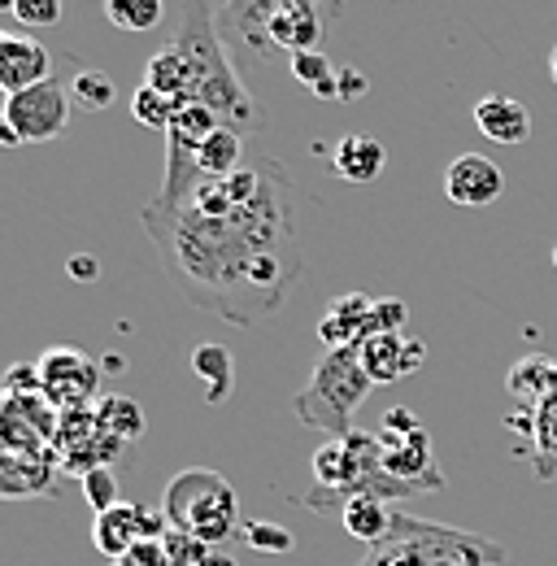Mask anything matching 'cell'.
I'll return each mask as SVG.
<instances>
[{
  "label": "cell",
  "mask_w": 557,
  "mask_h": 566,
  "mask_svg": "<svg viewBox=\"0 0 557 566\" xmlns=\"http://www.w3.org/2000/svg\"><path fill=\"white\" fill-rule=\"evenodd\" d=\"M139 222L157 244L170 287L231 327L275 318L309 266L305 192L275 157H266L262 188L227 218H201L188 206L153 201Z\"/></svg>",
  "instance_id": "cell-1"
},
{
  "label": "cell",
  "mask_w": 557,
  "mask_h": 566,
  "mask_svg": "<svg viewBox=\"0 0 557 566\" xmlns=\"http://www.w3.org/2000/svg\"><path fill=\"white\" fill-rule=\"evenodd\" d=\"M188 66H192V83H197V96L192 105H206L218 114L222 127L240 132L249 140V132L262 123L249 87H244V74L235 71L222 35H218V9L209 0H183V13H179V31L170 40Z\"/></svg>",
  "instance_id": "cell-2"
},
{
  "label": "cell",
  "mask_w": 557,
  "mask_h": 566,
  "mask_svg": "<svg viewBox=\"0 0 557 566\" xmlns=\"http://www.w3.org/2000/svg\"><path fill=\"white\" fill-rule=\"evenodd\" d=\"M505 549L496 541H484L475 532L422 523L414 514L392 518V532L370 545V554L357 566H501Z\"/></svg>",
  "instance_id": "cell-3"
},
{
  "label": "cell",
  "mask_w": 557,
  "mask_h": 566,
  "mask_svg": "<svg viewBox=\"0 0 557 566\" xmlns=\"http://www.w3.org/2000/svg\"><path fill=\"white\" fill-rule=\"evenodd\" d=\"M161 514H166V527H170V532H183V536L201 541L209 549L227 545L231 536H244L240 496H235L231 480H227L222 471H209V467H188V471H179V475L166 484Z\"/></svg>",
  "instance_id": "cell-4"
},
{
  "label": "cell",
  "mask_w": 557,
  "mask_h": 566,
  "mask_svg": "<svg viewBox=\"0 0 557 566\" xmlns=\"http://www.w3.org/2000/svg\"><path fill=\"white\" fill-rule=\"evenodd\" d=\"M370 388L375 384H370L357 349H327V354L318 357L309 384L296 392L292 410H296V419L305 427L327 431L332 440H340V436L353 431L348 427L353 423V410L370 397Z\"/></svg>",
  "instance_id": "cell-5"
},
{
  "label": "cell",
  "mask_w": 557,
  "mask_h": 566,
  "mask_svg": "<svg viewBox=\"0 0 557 566\" xmlns=\"http://www.w3.org/2000/svg\"><path fill=\"white\" fill-rule=\"evenodd\" d=\"M287 0H222L218 4V35L240 66H266V57L278 53L271 44V18Z\"/></svg>",
  "instance_id": "cell-6"
},
{
  "label": "cell",
  "mask_w": 557,
  "mask_h": 566,
  "mask_svg": "<svg viewBox=\"0 0 557 566\" xmlns=\"http://www.w3.org/2000/svg\"><path fill=\"white\" fill-rule=\"evenodd\" d=\"M22 144H49L66 136L70 123V87L62 78H44L40 87H27L18 96H4V114H0Z\"/></svg>",
  "instance_id": "cell-7"
},
{
  "label": "cell",
  "mask_w": 557,
  "mask_h": 566,
  "mask_svg": "<svg viewBox=\"0 0 557 566\" xmlns=\"http://www.w3.org/2000/svg\"><path fill=\"white\" fill-rule=\"evenodd\" d=\"M40 366V392L53 410H87L101 392V361H92L87 354L70 349V345H57L35 361Z\"/></svg>",
  "instance_id": "cell-8"
},
{
  "label": "cell",
  "mask_w": 557,
  "mask_h": 566,
  "mask_svg": "<svg viewBox=\"0 0 557 566\" xmlns=\"http://www.w3.org/2000/svg\"><path fill=\"white\" fill-rule=\"evenodd\" d=\"M166 532H170V527H166V514H161V510L118 501L114 510L96 514V523H92V545H96L109 563H118V558H127L139 545L161 541Z\"/></svg>",
  "instance_id": "cell-9"
},
{
  "label": "cell",
  "mask_w": 557,
  "mask_h": 566,
  "mask_svg": "<svg viewBox=\"0 0 557 566\" xmlns=\"http://www.w3.org/2000/svg\"><path fill=\"white\" fill-rule=\"evenodd\" d=\"M379 462H383V471L392 480L410 484L418 493H440L444 489V480H440V471L431 462V436H427V427H418L410 436L379 431Z\"/></svg>",
  "instance_id": "cell-10"
},
{
  "label": "cell",
  "mask_w": 557,
  "mask_h": 566,
  "mask_svg": "<svg viewBox=\"0 0 557 566\" xmlns=\"http://www.w3.org/2000/svg\"><path fill=\"white\" fill-rule=\"evenodd\" d=\"M501 192H505V175H501V166L492 157H484V153H462L444 170V197L453 206L484 210L492 201H501Z\"/></svg>",
  "instance_id": "cell-11"
},
{
  "label": "cell",
  "mask_w": 557,
  "mask_h": 566,
  "mask_svg": "<svg viewBox=\"0 0 557 566\" xmlns=\"http://www.w3.org/2000/svg\"><path fill=\"white\" fill-rule=\"evenodd\" d=\"M357 357H361L370 384H397L427 361V345L406 336V332H379V336H366L357 345Z\"/></svg>",
  "instance_id": "cell-12"
},
{
  "label": "cell",
  "mask_w": 557,
  "mask_h": 566,
  "mask_svg": "<svg viewBox=\"0 0 557 566\" xmlns=\"http://www.w3.org/2000/svg\"><path fill=\"white\" fill-rule=\"evenodd\" d=\"M53 78V57L35 35H0V92L18 96Z\"/></svg>",
  "instance_id": "cell-13"
},
{
  "label": "cell",
  "mask_w": 557,
  "mask_h": 566,
  "mask_svg": "<svg viewBox=\"0 0 557 566\" xmlns=\"http://www.w3.org/2000/svg\"><path fill=\"white\" fill-rule=\"evenodd\" d=\"M53 471H57V453H18L9 444H0V496L18 501V496H49L53 493Z\"/></svg>",
  "instance_id": "cell-14"
},
{
  "label": "cell",
  "mask_w": 557,
  "mask_h": 566,
  "mask_svg": "<svg viewBox=\"0 0 557 566\" xmlns=\"http://www.w3.org/2000/svg\"><path fill=\"white\" fill-rule=\"evenodd\" d=\"M370 314H375V301L370 296H361V292L336 296L332 310L318 318V340L327 349H357L370 336Z\"/></svg>",
  "instance_id": "cell-15"
},
{
  "label": "cell",
  "mask_w": 557,
  "mask_h": 566,
  "mask_svg": "<svg viewBox=\"0 0 557 566\" xmlns=\"http://www.w3.org/2000/svg\"><path fill=\"white\" fill-rule=\"evenodd\" d=\"M475 127H480V136L496 144H523L532 140V109L518 96L492 92V96L475 101Z\"/></svg>",
  "instance_id": "cell-16"
},
{
  "label": "cell",
  "mask_w": 557,
  "mask_h": 566,
  "mask_svg": "<svg viewBox=\"0 0 557 566\" xmlns=\"http://www.w3.org/2000/svg\"><path fill=\"white\" fill-rule=\"evenodd\" d=\"M271 44L283 49L287 57L314 53L323 44V18H318V9H309L301 0H287L275 18H271Z\"/></svg>",
  "instance_id": "cell-17"
},
{
  "label": "cell",
  "mask_w": 557,
  "mask_h": 566,
  "mask_svg": "<svg viewBox=\"0 0 557 566\" xmlns=\"http://www.w3.org/2000/svg\"><path fill=\"white\" fill-rule=\"evenodd\" d=\"M505 388H509V397H518L523 406H545V401H554L557 397V357L549 354H527L523 361H514L509 366V375H505Z\"/></svg>",
  "instance_id": "cell-18"
},
{
  "label": "cell",
  "mask_w": 557,
  "mask_h": 566,
  "mask_svg": "<svg viewBox=\"0 0 557 566\" xmlns=\"http://www.w3.org/2000/svg\"><path fill=\"white\" fill-rule=\"evenodd\" d=\"M383 166H388V148L375 136H345L332 148V170L345 184H375L383 175Z\"/></svg>",
  "instance_id": "cell-19"
},
{
  "label": "cell",
  "mask_w": 557,
  "mask_h": 566,
  "mask_svg": "<svg viewBox=\"0 0 557 566\" xmlns=\"http://www.w3.org/2000/svg\"><path fill=\"white\" fill-rule=\"evenodd\" d=\"M144 83H148L153 92H161V96L179 101V105H192V96H197L192 66H188V57H183L175 44H166V49H157V53L148 57V66H144Z\"/></svg>",
  "instance_id": "cell-20"
},
{
  "label": "cell",
  "mask_w": 557,
  "mask_h": 566,
  "mask_svg": "<svg viewBox=\"0 0 557 566\" xmlns=\"http://www.w3.org/2000/svg\"><path fill=\"white\" fill-rule=\"evenodd\" d=\"M392 518H397V510L370 493L348 496L345 505H340V523H345V532L348 536H357L361 545H379V541L392 532Z\"/></svg>",
  "instance_id": "cell-21"
},
{
  "label": "cell",
  "mask_w": 557,
  "mask_h": 566,
  "mask_svg": "<svg viewBox=\"0 0 557 566\" xmlns=\"http://www.w3.org/2000/svg\"><path fill=\"white\" fill-rule=\"evenodd\" d=\"M192 375L201 379L209 406H218V401H227L231 388H235V357H231V349L209 345L206 340V345L192 349Z\"/></svg>",
  "instance_id": "cell-22"
},
{
  "label": "cell",
  "mask_w": 557,
  "mask_h": 566,
  "mask_svg": "<svg viewBox=\"0 0 557 566\" xmlns=\"http://www.w3.org/2000/svg\"><path fill=\"white\" fill-rule=\"evenodd\" d=\"M244 157H249V140L240 132H231V127H218L206 140V148H201V157H197L201 179H227V175H235L244 166Z\"/></svg>",
  "instance_id": "cell-23"
},
{
  "label": "cell",
  "mask_w": 557,
  "mask_h": 566,
  "mask_svg": "<svg viewBox=\"0 0 557 566\" xmlns=\"http://www.w3.org/2000/svg\"><path fill=\"white\" fill-rule=\"evenodd\" d=\"M92 410H96L101 427H105L114 440H123V444L144 436V410H139L136 401H127V397H101Z\"/></svg>",
  "instance_id": "cell-24"
},
{
  "label": "cell",
  "mask_w": 557,
  "mask_h": 566,
  "mask_svg": "<svg viewBox=\"0 0 557 566\" xmlns=\"http://www.w3.org/2000/svg\"><path fill=\"white\" fill-rule=\"evenodd\" d=\"M105 18L118 31H132V35L139 31L144 35L166 18V0H105Z\"/></svg>",
  "instance_id": "cell-25"
},
{
  "label": "cell",
  "mask_w": 557,
  "mask_h": 566,
  "mask_svg": "<svg viewBox=\"0 0 557 566\" xmlns=\"http://www.w3.org/2000/svg\"><path fill=\"white\" fill-rule=\"evenodd\" d=\"M183 105L179 101H170V96H161V92H153L148 83H139L136 96H132V118H136L139 127H148V132H170V123H175V114H179Z\"/></svg>",
  "instance_id": "cell-26"
},
{
  "label": "cell",
  "mask_w": 557,
  "mask_h": 566,
  "mask_svg": "<svg viewBox=\"0 0 557 566\" xmlns=\"http://www.w3.org/2000/svg\"><path fill=\"white\" fill-rule=\"evenodd\" d=\"M70 105H78L87 114H105L114 105V78L101 71H78L70 78Z\"/></svg>",
  "instance_id": "cell-27"
},
{
  "label": "cell",
  "mask_w": 557,
  "mask_h": 566,
  "mask_svg": "<svg viewBox=\"0 0 557 566\" xmlns=\"http://www.w3.org/2000/svg\"><path fill=\"white\" fill-rule=\"evenodd\" d=\"M532 440H536V462L540 475L549 480L557 471V397L532 410Z\"/></svg>",
  "instance_id": "cell-28"
},
{
  "label": "cell",
  "mask_w": 557,
  "mask_h": 566,
  "mask_svg": "<svg viewBox=\"0 0 557 566\" xmlns=\"http://www.w3.org/2000/svg\"><path fill=\"white\" fill-rule=\"evenodd\" d=\"M287 71H292V78H296L301 87H309V92H318L323 83L336 78V66H332V57H327L323 49H314V53H296V57L287 62Z\"/></svg>",
  "instance_id": "cell-29"
},
{
  "label": "cell",
  "mask_w": 557,
  "mask_h": 566,
  "mask_svg": "<svg viewBox=\"0 0 557 566\" xmlns=\"http://www.w3.org/2000/svg\"><path fill=\"white\" fill-rule=\"evenodd\" d=\"M244 541H249V549H258V554H292V545H296V536H292L287 527L262 523V518L244 523Z\"/></svg>",
  "instance_id": "cell-30"
},
{
  "label": "cell",
  "mask_w": 557,
  "mask_h": 566,
  "mask_svg": "<svg viewBox=\"0 0 557 566\" xmlns=\"http://www.w3.org/2000/svg\"><path fill=\"white\" fill-rule=\"evenodd\" d=\"M83 496H87V505H92L96 514L114 510V505H118V480H114V471H109V467L87 471V475H83Z\"/></svg>",
  "instance_id": "cell-31"
},
{
  "label": "cell",
  "mask_w": 557,
  "mask_h": 566,
  "mask_svg": "<svg viewBox=\"0 0 557 566\" xmlns=\"http://www.w3.org/2000/svg\"><path fill=\"white\" fill-rule=\"evenodd\" d=\"M406 323H410V305H406L401 296H383V301H375L370 336H379V332H406Z\"/></svg>",
  "instance_id": "cell-32"
},
{
  "label": "cell",
  "mask_w": 557,
  "mask_h": 566,
  "mask_svg": "<svg viewBox=\"0 0 557 566\" xmlns=\"http://www.w3.org/2000/svg\"><path fill=\"white\" fill-rule=\"evenodd\" d=\"M62 9H66L62 0H18L13 18H18V27H57Z\"/></svg>",
  "instance_id": "cell-33"
},
{
  "label": "cell",
  "mask_w": 557,
  "mask_h": 566,
  "mask_svg": "<svg viewBox=\"0 0 557 566\" xmlns=\"http://www.w3.org/2000/svg\"><path fill=\"white\" fill-rule=\"evenodd\" d=\"M0 392H9V397H35V392H40V366L13 361V366L4 370V388H0Z\"/></svg>",
  "instance_id": "cell-34"
},
{
  "label": "cell",
  "mask_w": 557,
  "mask_h": 566,
  "mask_svg": "<svg viewBox=\"0 0 557 566\" xmlns=\"http://www.w3.org/2000/svg\"><path fill=\"white\" fill-rule=\"evenodd\" d=\"M114 566H170V554H166V545H161V541H148V545L132 549L127 558H118Z\"/></svg>",
  "instance_id": "cell-35"
},
{
  "label": "cell",
  "mask_w": 557,
  "mask_h": 566,
  "mask_svg": "<svg viewBox=\"0 0 557 566\" xmlns=\"http://www.w3.org/2000/svg\"><path fill=\"white\" fill-rule=\"evenodd\" d=\"M336 87H340V101H361L370 83H366V74L348 66V71H336Z\"/></svg>",
  "instance_id": "cell-36"
},
{
  "label": "cell",
  "mask_w": 557,
  "mask_h": 566,
  "mask_svg": "<svg viewBox=\"0 0 557 566\" xmlns=\"http://www.w3.org/2000/svg\"><path fill=\"white\" fill-rule=\"evenodd\" d=\"M418 419L414 415H410V410H406V406H397V410H388V415H383V427H379V431H388V436H410V431H418Z\"/></svg>",
  "instance_id": "cell-37"
},
{
  "label": "cell",
  "mask_w": 557,
  "mask_h": 566,
  "mask_svg": "<svg viewBox=\"0 0 557 566\" xmlns=\"http://www.w3.org/2000/svg\"><path fill=\"white\" fill-rule=\"evenodd\" d=\"M66 271H70V280H78V283H92L96 275H101V262L92 258V253H74L66 262Z\"/></svg>",
  "instance_id": "cell-38"
},
{
  "label": "cell",
  "mask_w": 557,
  "mask_h": 566,
  "mask_svg": "<svg viewBox=\"0 0 557 566\" xmlns=\"http://www.w3.org/2000/svg\"><path fill=\"white\" fill-rule=\"evenodd\" d=\"M18 132H13V127H9V123H4V118H0V148H18Z\"/></svg>",
  "instance_id": "cell-39"
},
{
  "label": "cell",
  "mask_w": 557,
  "mask_h": 566,
  "mask_svg": "<svg viewBox=\"0 0 557 566\" xmlns=\"http://www.w3.org/2000/svg\"><path fill=\"white\" fill-rule=\"evenodd\" d=\"M197 566H235V563H231L227 554H218V549H209V554H206V558H201V563H197Z\"/></svg>",
  "instance_id": "cell-40"
},
{
  "label": "cell",
  "mask_w": 557,
  "mask_h": 566,
  "mask_svg": "<svg viewBox=\"0 0 557 566\" xmlns=\"http://www.w3.org/2000/svg\"><path fill=\"white\" fill-rule=\"evenodd\" d=\"M18 9V0H0V13H13Z\"/></svg>",
  "instance_id": "cell-41"
},
{
  "label": "cell",
  "mask_w": 557,
  "mask_h": 566,
  "mask_svg": "<svg viewBox=\"0 0 557 566\" xmlns=\"http://www.w3.org/2000/svg\"><path fill=\"white\" fill-rule=\"evenodd\" d=\"M301 4H309V9H314V4H318V0H301Z\"/></svg>",
  "instance_id": "cell-42"
},
{
  "label": "cell",
  "mask_w": 557,
  "mask_h": 566,
  "mask_svg": "<svg viewBox=\"0 0 557 566\" xmlns=\"http://www.w3.org/2000/svg\"><path fill=\"white\" fill-rule=\"evenodd\" d=\"M554 78H557V53H554Z\"/></svg>",
  "instance_id": "cell-43"
},
{
  "label": "cell",
  "mask_w": 557,
  "mask_h": 566,
  "mask_svg": "<svg viewBox=\"0 0 557 566\" xmlns=\"http://www.w3.org/2000/svg\"><path fill=\"white\" fill-rule=\"evenodd\" d=\"M554 266H557V244H554Z\"/></svg>",
  "instance_id": "cell-44"
}]
</instances>
